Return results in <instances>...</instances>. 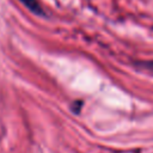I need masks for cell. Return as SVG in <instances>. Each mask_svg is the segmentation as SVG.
I'll list each match as a JSON object with an SVG mask.
<instances>
[{
  "mask_svg": "<svg viewBox=\"0 0 153 153\" xmlns=\"http://www.w3.org/2000/svg\"><path fill=\"white\" fill-rule=\"evenodd\" d=\"M20 1H22V4H23L25 7H27L31 12H33V13H36V14H41V13H42L41 6H39V4H38L37 0H20Z\"/></svg>",
  "mask_w": 153,
  "mask_h": 153,
  "instance_id": "obj_1",
  "label": "cell"
},
{
  "mask_svg": "<svg viewBox=\"0 0 153 153\" xmlns=\"http://www.w3.org/2000/svg\"><path fill=\"white\" fill-rule=\"evenodd\" d=\"M143 67L146 68H149L153 71V61H147V62H143Z\"/></svg>",
  "mask_w": 153,
  "mask_h": 153,
  "instance_id": "obj_2",
  "label": "cell"
}]
</instances>
